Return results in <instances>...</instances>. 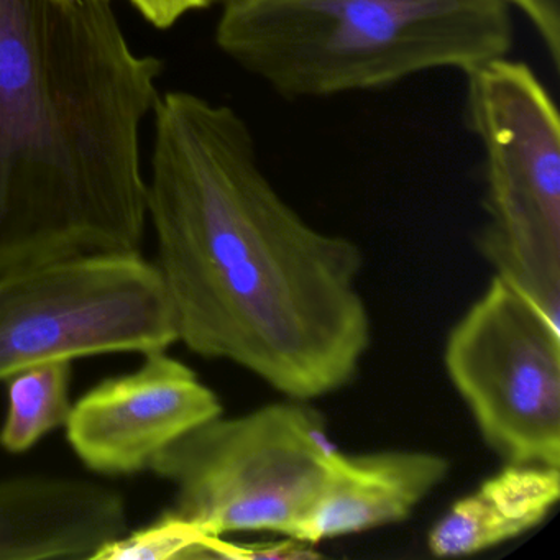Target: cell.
Masks as SVG:
<instances>
[{"instance_id":"6","label":"cell","mask_w":560,"mask_h":560,"mask_svg":"<svg viewBox=\"0 0 560 560\" xmlns=\"http://www.w3.org/2000/svg\"><path fill=\"white\" fill-rule=\"evenodd\" d=\"M178 342L162 275L140 252L80 255L0 277V383L37 363Z\"/></svg>"},{"instance_id":"5","label":"cell","mask_w":560,"mask_h":560,"mask_svg":"<svg viewBox=\"0 0 560 560\" xmlns=\"http://www.w3.org/2000/svg\"><path fill=\"white\" fill-rule=\"evenodd\" d=\"M339 448L310 401L261 406L199 425L160 452L149 470L175 488L173 510L215 536H293Z\"/></svg>"},{"instance_id":"13","label":"cell","mask_w":560,"mask_h":560,"mask_svg":"<svg viewBox=\"0 0 560 560\" xmlns=\"http://www.w3.org/2000/svg\"><path fill=\"white\" fill-rule=\"evenodd\" d=\"M221 537L170 508L142 529L110 540L91 560L215 559Z\"/></svg>"},{"instance_id":"8","label":"cell","mask_w":560,"mask_h":560,"mask_svg":"<svg viewBox=\"0 0 560 560\" xmlns=\"http://www.w3.org/2000/svg\"><path fill=\"white\" fill-rule=\"evenodd\" d=\"M221 415V399L195 370L155 350L139 369L84 393L65 431L88 470L120 477L149 470L160 452Z\"/></svg>"},{"instance_id":"15","label":"cell","mask_w":560,"mask_h":560,"mask_svg":"<svg viewBox=\"0 0 560 560\" xmlns=\"http://www.w3.org/2000/svg\"><path fill=\"white\" fill-rule=\"evenodd\" d=\"M152 27L168 31L191 12L211 8L215 0H127Z\"/></svg>"},{"instance_id":"7","label":"cell","mask_w":560,"mask_h":560,"mask_svg":"<svg viewBox=\"0 0 560 560\" xmlns=\"http://www.w3.org/2000/svg\"><path fill=\"white\" fill-rule=\"evenodd\" d=\"M444 366L491 451L560 468V329L497 275L448 332Z\"/></svg>"},{"instance_id":"12","label":"cell","mask_w":560,"mask_h":560,"mask_svg":"<svg viewBox=\"0 0 560 560\" xmlns=\"http://www.w3.org/2000/svg\"><path fill=\"white\" fill-rule=\"evenodd\" d=\"M73 360H50L21 370L8 380V411L0 425V447L24 454L70 416Z\"/></svg>"},{"instance_id":"3","label":"cell","mask_w":560,"mask_h":560,"mask_svg":"<svg viewBox=\"0 0 560 560\" xmlns=\"http://www.w3.org/2000/svg\"><path fill=\"white\" fill-rule=\"evenodd\" d=\"M215 44L284 100L383 90L508 57L504 0H222Z\"/></svg>"},{"instance_id":"1","label":"cell","mask_w":560,"mask_h":560,"mask_svg":"<svg viewBox=\"0 0 560 560\" xmlns=\"http://www.w3.org/2000/svg\"><path fill=\"white\" fill-rule=\"evenodd\" d=\"M152 116L147 219L178 342L287 398L346 388L372 342L359 245L284 201L232 107L168 91Z\"/></svg>"},{"instance_id":"4","label":"cell","mask_w":560,"mask_h":560,"mask_svg":"<svg viewBox=\"0 0 560 560\" xmlns=\"http://www.w3.org/2000/svg\"><path fill=\"white\" fill-rule=\"evenodd\" d=\"M465 122L483 149L481 254L560 329V119L523 61L497 58L465 73Z\"/></svg>"},{"instance_id":"9","label":"cell","mask_w":560,"mask_h":560,"mask_svg":"<svg viewBox=\"0 0 560 560\" xmlns=\"http://www.w3.org/2000/svg\"><path fill=\"white\" fill-rule=\"evenodd\" d=\"M127 530L116 488L60 475L0 478V560H91Z\"/></svg>"},{"instance_id":"2","label":"cell","mask_w":560,"mask_h":560,"mask_svg":"<svg viewBox=\"0 0 560 560\" xmlns=\"http://www.w3.org/2000/svg\"><path fill=\"white\" fill-rule=\"evenodd\" d=\"M162 70L114 0H0V277L139 250Z\"/></svg>"},{"instance_id":"11","label":"cell","mask_w":560,"mask_h":560,"mask_svg":"<svg viewBox=\"0 0 560 560\" xmlns=\"http://www.w3.org/2000/svg\"><path fill=\"white\" fill-rule=\"evenodd\" d=\"M559 498L560 468L506 464L432 526L429 552L452 559L493 549L542 524Z\"/></svg>"},{"instance_id":"10","label":"cell","mask_w":560,"mask_h":560,"mask_svg":"<svg viewBox=\"0 0 560 560\" xmlns=\"http://www.w3.org/2000/svg\"><path fill=\"white\" fill-rule=\"evenodd\" d=\"M451 462L425 451H380L330 458L320 493L291 539L317 544L402 523L439 487Z\"/></svg>"},{"instance_id":"14","label":"cell","mask_w":560,"mask_h":560,"mask_svg":"<svg viewBox=\"0 0 560 560\" xmlns=\"http://www.w3.org/2000/svg\"><path fill=\"white\" fill-rule=\"evenodd\" d=\"M533 24L546 45L552 67L560 70V0H504Z\"/></svg>"}]
</instances>
